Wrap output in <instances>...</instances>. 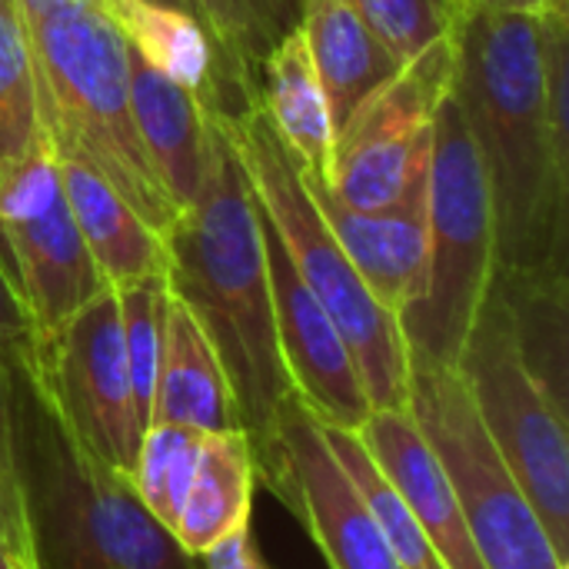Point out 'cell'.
<instances>
[{"label":"cell","instance_id":"25","mask_svg":"<svg viewBox=\"0 0 569 569\" xmlns=\"http://www.w3.org/2000/svg\"><path fill=\"white\" fill-rule=\"evenodd\" d=\"M40 130L30 47L17 0H0V170Z\"/></svg>","mask_w":569,"mask_h":569},{"label":"cell","instance_id":"16","mask_svg":"<svg viewBox=\"0 0 569 569\" xmlns=\"http://www.w3.org/2000/svg\"><path fill=\"white\" fill-rule=\"evenodd\" d=\"M127 87L143 150L173 203L187 210L207 177L210 110L193 90L160 73L133 43H127Z\"/></svg>","mask_w":569,"mask_h":569},{"label":"cell","instance_id":"6","mask_svg":"<svg viewBox=\"0 0 569 569\" xmlns=\"http://www.w3.org/2000/svg\"><path fill=\"white\" fill-rule=\"evenodd\" d=\"M497 243L487 177L450 90L430 123L427 273L420 297L397 317L410 370L457 367L493 287Z\"/></svg>","mask_w":569,"mask_h":569},{"label":"cell","instance_id":"3","mask_svg":"<svg viewBox=\"0 0 569 569\" xmlns=\"http://www.w3.org/2000/svg\"><path fill=\"white\" fill-rule=\"evenodd\" d=\"M13 450L30 569H203L143 510L123 473L70 440L37 370L13 377Z\"/></svg>","mask_w":569,"mask_h":569},{"label":"cell","instance_id":"22","mask_svg":"<svg viewBox=\"0 0 569 569\" xmlns=\"http://www.w3.org/2000/svg\"><path fill=\"white\" fill-rule=\"evenodd\" d=\"M197 7L223 60L260 93V67L267 53L300 27L303 0H197Z\"/></svg>","mask_w":569,"mask_h":569},{"label":"cell","instance_id":"30","mask_svg":"<svg viewBox=\"0 0 569 569\" xmlns=\"http://www.w3.org/2000/svg\"><path fill=\"white\" fill-rule=\"evenodd\" d=\"M460 10H490V13H543L547 0H457Z\"/></svg>","mask_w":569,"mask_h":569},{"label":"cell","instance_id":"5","mask_svg":"<svg viewBox=\"0 0 569 569\" xmlns=\"http://www.w3.org/2000/svg\"><path fill=\"white\" fill-rule=\"evenodd\" d=\"M217 120L223 123L247 183L270 217L290 263L343 337L373 413L403 410L410 393V360L400 323L367 290L350 257L340 250L303 183L300 160L277 133L267 107L253 100L233 117L217 113Z\"/></svg>","mask_w":569,"mask_h":569},{"label":"cell","instance_id":"35","mask_svg":"<svg viewBox=\"0 0 569 569\" xmlns=\"http://www.w3.org/2000/svg\"><path fill=\"white\" fill-rule=\"evenodd\" d=\"M17 569H30V563H20V567H17Z\"/></svg>","mask_w":569,"mask_h":569},{"label":"cell","instance_id":"20","mask_svg":"<svg viewBox=\"0 0 569 569\" xmlns=\"http://www.w3.org/2000/svg\"><path fill=\"white\" fill-rule=\"evenodd\" d=\"M257 460L247 433H210L197 460L193 483L180 507L173 537L190 557H203L220 540L250 527Z\"/></svg>","mask_w":569,"mask_h":569},{"label":"cell","instance_id":"8","mask_svg":"<svg viewBox=\"0 0 569 569\" xmlns=\"http://www.w3.org/2000/svg\"><path fill=\"white\" fill-rule=\"evenodd\" d=\"M407 410L443 463L487 569H569L537 507L497 453L457 367L410 370Z\"/></svg>","mask_w":569,"mask_h":569},{"label":"cell","instance_id":"23","mask_svg":"<svg viewBox=\"0 0 569 569\" xmlns=\"http://www.w3.org/2000/svg\"><path fill=\"white\" fill-rule=\"evenodd\" d=\"M203 437L207 433L190 430V427L153 423V427H147V433L140 440L130 487H133L137 500L143 503V510L170 533L177 527L180 507L193 483Z\"/></svg>","mask_w":569,"mask_h":569},{"label":"cell","instance_id":"10","mask_svg":"<svg viewBox=\"0 0 569 569\" xmlns=\"http://www.w3.org/2000/svg\"><path fill=\"white\" fill-rule=\"evenodd\" d=\"M453 30L420 50L333 137L330 190L357 210L393 207L430 163V123L453 90Z\"/></svg>","mask_w":569,"mask_h":569},{"label":"cell","instance_id":"24","mask_svg":"<svg viewBox=\"0 0 569 569\" xmlns=\"http://www.w3.org/2000/svg\"><path fill=\"white\" fill-rule=\"evenodd\" d=\"M113 293L120 307L123 353H127L133 403L147 430L157 367H160V347H163V323H167V307H170V287H167V277H143V280L117 283Z\"/></svg>","mask_w":569,"mask_h":569},{"label":"cell","instance_id":"27","mask_svg":"<svg viewBox=\"0 0 569 569\" xmlns=\"http://www.w3.org/2000/svg\"><path fill=\"white\" fill-rule=\"evenodd\" d=\"M17 367L0 353V537L7 547L30 563L27 553V523H23V497H20V477H17V450H13V377Z\"/></svg>","mask_w":569,"mask_h":569},{"label":"cell","instance_id":"18","mask_svg":"<svg viewBox=\"0 0 569 569\" xmlns=\"http://www.w3.org/2000/svg\"><path fill=\"white\" fill-rule=\"evenodd\" d=\"M300 30L337 137L347 120L403 70V60L357 17L347 0H303Z\"/></svg>","mask_w":569,"mask_h":569},{"label":"cell","instance_id":"33","mask_svg":"<svg viewBox=\"0 0 569 569\" xmlns=\"http://www.w3.org/2000/svg\"><path fill=\"white\" fill-rule=\"evenodd\" d=\"M550 3V10H567V0H547Z\"/></svg>","mask_w":569,"mask_h":569},{"label":"cell","instance_id":"31","mask_svg":"<svg viewBox=\"0 0 569 569\" xmlns=\"http://www.w3.org/2000/svg\"><path fill=\"white\" fill-rule=\"evenodd\" d=\"M110 3V0H107ZM143 3H157V7H170V10H180V13H190V17H197L200 23H203V13H200V7H197V0H143ZM207 27V23H203Z\"/></svg>","mask_w":569,"mask_h":569},{"label":"cell","instance_id":"15","mask_svg":"<svg viewBox=\"0 0 569 569\" xmlns=\"http://www.w3.org/2000/svg\"><path fill=\"white\" fill-rule=\"evenodd\" d=\"M363 450L380 467V473L397 487L417 517L427 543L433 547L443 569H487L463 520L453 483L423 440L410 410H380L357 430Z\"/></svg>","mask_w":569,"mask_h":569},{"label":"cell","instance_id":"2","mask_svg":"<svg viewBox=\"0 0 569 569\" xmlns=\"http://www.w3.org/2000/svg\"><path fill=\"white\" fill-rule=\"evenodd\" d=\"M170 297L197 320L230 383L257 450L293 397L283 370L257 200L240 157L210 110V160L200 197L163 233Z\"/></svg>","mask_w":569,"mask_h":569},{"label":"cell","instance_id":"29","mask_svg":"<svg viewBox=\"0 0 569 569\" xmlns=\"http://www.w3.org/2000/svg\"><path fill=\"white\" fill-rule=\"evenodd\" d=\"M203 569H270L263 563L260 550H257V540H253V530H240L227 540H220L213 550H207L200 557Z\"/></svg>","mask_w":569,"mask_h":569},{"label":"cell","instance_id":"11","mask_svg":"<svg viewBox=\"0 0 569 569\" xmlns=\"http://www.w3.org/2000/svg\"><path fill=\"white\" fill-rule=\"evenodd\" d=\"M37 380L70 440L130 480L147 430L133 403L113 287L100 290L37 347Z\"/></svg>","mask_w":569,"mask_h":569},{"label":"cell","instance_id":"26","mask_svg":"<svg viewBox=\"0 0 569 569\" xmlns=\"http://www.w3.org/2000/svg\"><path fill=\"white\" fill-rule=\"evenodd\" d=\"M357 17L407 63L440 37H447L460 17L457 0H347Z\"/></svg>","mask_w":569,"mask_h":569},{"label":"cell","instance_id":"32","mask_svg":"<svg viewBox=\"0 0 569 569\" xmlns=\"http://www.w3.org/2000/svg\"><path fill=\"white\" fill-rule=\"evenodd\" d=\"M20 563H27V560H20V557L7 547V540L0 537V569H17Z\"/></svg>","mask_w":569,"mask_h":569},{"label":"cell","instance_id":"14","mask_svg":"<svg viewBox=\"0 0 569 569\" xmlns=\"http://www.w3.org/2000/svg\"><path fill=\"white\" fill-rule=\"evenodd\" d=\"M303 183L367 290L400 317L420 297L427 273V173L383 210L347 207L320 177L303 173Z\"/></svg>","mask_w":569,"mask_h":569},{"label":"cell","instance_id":"21","mask_svg":"<svg viewBox=\"0 0 569 569\" xmlns=\"http://www.w3.org/2000/svg\"><path fill=\"white\" fill-rule=\"evenodd\" d=\"M260 103L267 107L277 133L300 160L303 173L327 180L333 157V127L317 80L303 30H290L260 67Z\"/></svg>","mask_w":569,"mask_h":569},{"label":"cell","instance_id":"28","mask_svg":"<svg viewBox=\"0 0 569 569\" xmlns=\"http://www.w3.org/2000/svg\"><path fill=\"white\" fill-rule=\"evenodd\" d=\"M0 353L17 363L37 370V343H33V323L0 263Z\"/></svg>","mask_w":569,"mask_h":569},{"label":"cell","instance_id":"9","mask_svg":"<svg viewBox=\"0 0 569 569\" xmlns=\"http://www.w3.org/2000/svg\"><path fill=\"white\" fill-rule=\"evenodd\" d=\"M0 263L37 347L110 287L77 230L43 127L0 170Z\"/></svg>","mask_w":569,"mask_h":569},{"label":"cell","instance_id":"12","mask_svg":"<svg viewBox=\"0 0 569 569\" xmlns=\"http://www.w3.org/2000/svg\"><path fill=\"white\" fill-rule=\"evenodd\" d=\"M263 483L307 530L330 569H403L363 497L330 450L323 427L290 397L263 450L253 453Z\"/></svg>","mask_w":569,"mask_h":569},{"label":"cell","instance_id":"34","mask_svg":"<svg viewBox=\"0 0 569 569\" xmlns=\"http://www.w3.org/2000/svg\"><path fill=\"white\" fill-rule=\"evenodd\" d=\"M87 3H100V7H107V0H87Z\"/></svg>","mask_w":569,"mask_h":569},{"label":"cell","instance_id":"4","mask_svg":"<svg viewBox=\"0 0 569 569\" xmlns=\"http://www.w3.org/2000/svg\"><path fill=\"white\" fill-rule=\"evenodd\" d=\"M37 117L50 143L80 153L160 237L180 207L157 177L130 110L127 37L107 7L87 0H17Z\"/></svg>","mask_w":569,"mask_h":569},{"label":"cell","instance_id":"13","mask_svg":"<svg viewBox=\"0 0 569 569\" xmlns=\"http://www.w3.org/2000/svg\"><path fill=\"white\" fill-rule=\"evenodd\" d=\"M257 217H260V233H263V250H267L280 357H283V370L290 377L293 397L317 423L357 433L370 420L373 407L367 400L353 357L343 337L337 333V327L330 323L327 310L300 280L297 267L290 263L260 203H257Z\"/></svg>","mask_w":569,"mask_h":569},{"label":"cell","instance_id":"7","mask_svg":"<svg viewBox=\"0 0 569 569\" xmlns=\"http://www.w3.org/2000/svg\"><path fill=\"white\" fill-rule=\"evenodd\" d=\"M457 370L497 453L537 507L550 540L569 557L567 407L527 367L510 307L490 287Z\"/></svg>","mask_w":569,"mask_h":569},{"label":"cell","instance_id":"17","mask_svg":"<svg viewBox=\"0 0 569 569\" xmlns=\"http://www.w3.org/2000/svg\"><path fill=\"white\" fill-rule=\"evenodd\" d=\"M53 157L77 230L103 280L117 287L143 277H167L163 237L147 227L80 153L53 143Z\"/></svg>","mask_w":569,"mask_h":569},{"label":"cell","instance_id":"19","mask_svg":"<svg viewBox=\"0 0 569 569\" xmlns=\"http://www.w3.org/2000/svg\"><path fill=\"white\" fill-rule=\"evenodd\" d=\"M173 423L200 433H243L230 383L197 320L170 297L150 427Z\"/></svg>","mask_w":569,"mask_h":569},{"label":"cell","instance_id":"1","mask_svg":"<svg viewBox=\"0 0 569 569\" xmlns=\"http://www.w3.org/2000/svg\"><path fill=\"white\" fill-rule=\"evenodd\" d=\"M453 50V97L490 190L493 277L567 273L569 133L547 113L543 13L460 10Z\"/></svg>","mask_w":569,"mask_h":569}]
</instances>
